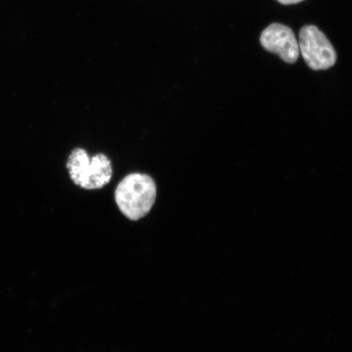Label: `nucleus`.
I'll use <instances>...</instances> for the list:
<instances>
[{
	"instance_id": "1",
	"label": "nucleus",
	"mask_w": 352,
	"mask_h": 352,
	"mask_svg": "<svg viewBox=\"0 0 352 352\" xmlns=\"http://www.w3.org/2000/svg\"><path fill=\"white\" fill-rule=\"evenodd\" d=\"M157 197V186L151 176L142 173L126 175L116 190V201L122 213L131 220H139L151 210Z\"/></svg>"
},
{
	"instance_id": "2",
	"label": "nucleus",
	"mask_w": 352,
	"mask_h": 352,
	"mask_svg": "<svg viewBox=\"0 0 352 352\" xmlns=\"http://www.w3.org/2000/svg\"><path fill=\"white\" fill-rule=\"evenodd\" d=\"M66 167L72 182L89 190L107 186L113 175L111 162L104 154H96L90 160L85 149L80 148L69 154Z\"/></svg>"
},
{
	"instance_id": "3",
	"label": "nucleus",
	"mask_w": 352,
	"mask_h": 352,
	"mask_svg": "<svg viewBox=\"0 0 352 352\" xmlns=\"http://www.w3.org/2000/svg\"><path fill=\"white\" fill-rule=\"evenodd\" d=\"M298 47L305 63L314 70L328 69L336 63V51L315 25H305L300 30Z\"/></svg>"
},
{
	"instance_id": "4",
	"label": "nucleus",
	"mask_w": 352,
	"mask_h": 352,
	"mask_svg": "<svg viewBox=\"0 0 352 352\" xmlns=\"http://www.w3.org/2000/svg\"><path fill=\"white\" fill-rule=\"evenodd\" d=\"M261 43L272 54L278 55L286 63H296L299 56L298 43L288 26L274 23L263 30Z\"/></svg>"
},
{
	"instance_id": "5",
	"label": "nucleus",
	"mask_w": 352,
	"mask_h": 352,
	"mask_svg": "<svg viewBox=\"0 0 352 352\" xmlns=\"http://www.w3.org/2000/svg\"><path fill=\"white\" fill-rule=\"evenodd\" d=\"M280 3L285 6H289V4H296L303 1V0H277Z\"/></svg>"
}]
</instances>
